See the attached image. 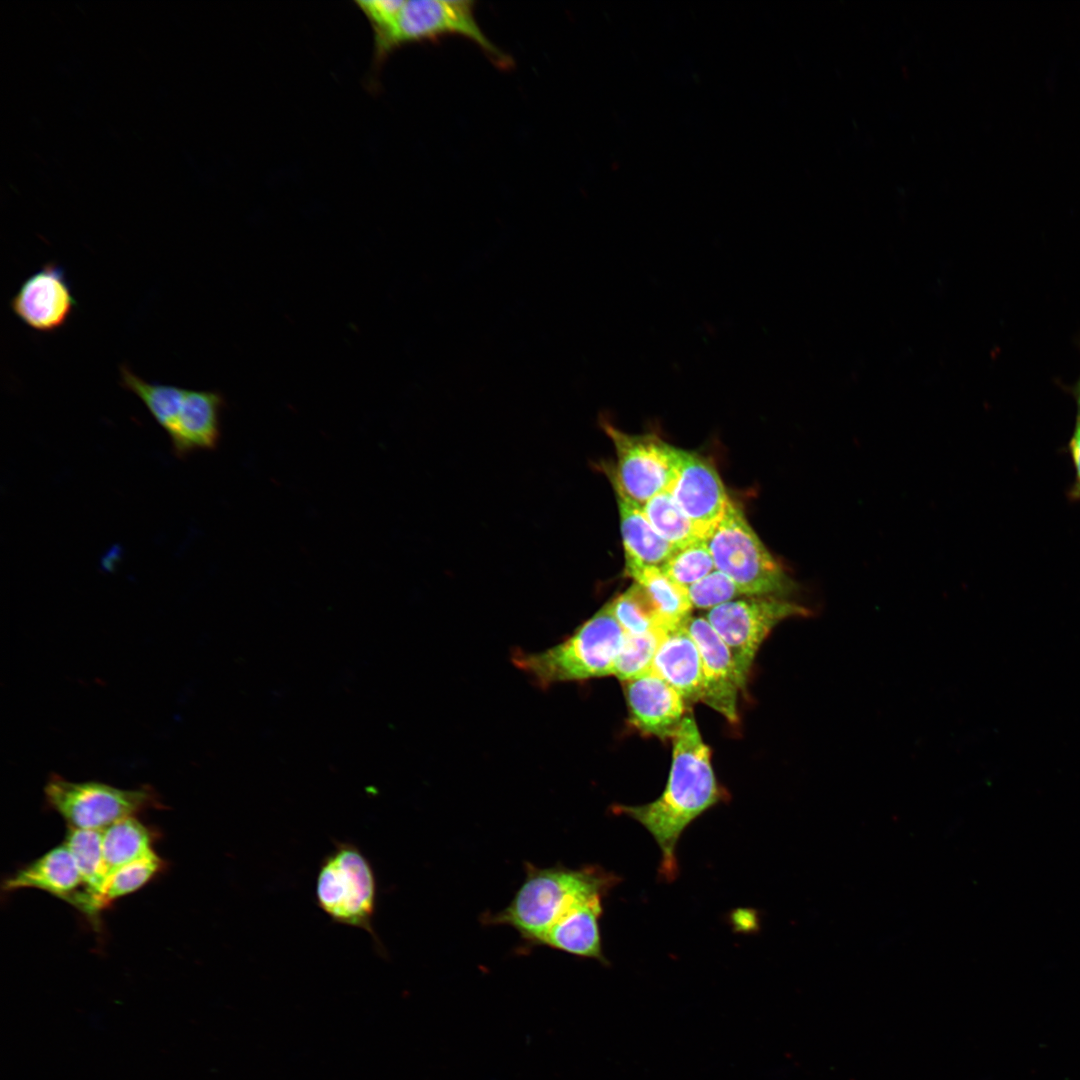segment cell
Segmentation results:
<instances>
[{"mask_svg": "<svg viewBox=\"0 0 1080 1080\" xmlns=\"http://www.w3.org/2000/svg\"><path fill=\"white\" fill-rule=\"evenodd\" d=\"M355 4L373 31L375 69L406 44L448 34L470 39L497 62L505 64L508 58L478 25L472 1L365 0Z\"/></svg>", "mask_w": 1080, "mask_h": 1080, "instance_id": "2", "label": "cell"}, {"mask_svg": "<svg viewBox=\"0 0 1080 1080\" xmlns=\"http://www.w3.org/2000/svg\"><path fill=\"white\" fill-rule=\"evenodd\" d=\"M807 614L805 607L781 597L752 596L714 607L705 618L728 647L744 689L756 654L773 628L786 618Z\"/></svg>", "mask_w": 1080, "mask_h": 1080, "instance_id": "9", "label": "cell"}, {"mask_svg": "<svg viewBox=\"0 0 1080 1080\" xmlns=\"http://www.w3.org/2000/svg\"><path fill=\"white\" fill-rule=\"evenodd\" d=\"M677 584L689 587L716 569L707 539H699L677 549L661 567Z\"/></svg>", "mask_w": 1080, "mask_h": 1080, "instance_id": "25", "label": "cell"}, {"mask_svg": "<svg viewBox=\"0 0 1080 1080\" xmlns=\"http://www.w3.org/2000/svg\"><path fill=\"white\" fill-rule=\"evenodd\" d=\"M650 671L677 690L686 703L701 702V655L684 623L665 632Z\"/></svg>", "mask_w": 1080, "mask_h": 1080, "instance_id": "17", "label": "cell"}, {"mask_svg": "<svg viewBox=\"0 0 1080 1080\" xmlns=\"http://www.w3.org/2000/svg\"><path fill=\"white\" fill-rule=\"evenodd\" d=\"M45 799L69 827L102 830L114 822L150 808H159V796L150 786L121 789L97 781L72 782L59 775L49 778Z\"/></svg>", "mask_w": 1080, "mask_h": 1080, "instance_id": "8", "label": "cell"}, {"mask_svg": "<svg viewBox=\"0 0 1080 1080\" xmlns=\"http://www.w3.org/2000/svg\"><path fill=\"white\" fill-rule=\"evenodd\" d=\"M24 888L48 892L93 920L105 908L101 896L87 884L64 844L17 870L2 886L7 892Z\"/></svg>", "mask_w": 1080, "mask_h": 1080, "instance_id": "10", "label": "cell"}, {"mask_svg": "<svg viewBox=\"0 0 1080 1080\" xmlns=\"http://www.w3.org/2000/svg\"><path fill=\"white\" fill-rule=\"evenodd\" d=\"M673 739L672 763L662 794L638 806L615 805L612 811L639 822L661 851L659 874L676 879L677 843L699 816L727 798L711 764V751L703 741L692 714L687 713Z\"/></svg>", "mask_w": 1080, "mask_h": 1080, "instance_id": "1", "label": "cell"}, {"mask_svg": "<svg viewBox=\"0 0 1080 1080\" xmlns=\"http://www.w3.org/2000/svg\"><path fill=\"white\" fill-rule=\"evenodd\" d=\"M1070 451L1076 470V482L1071 490V496L1080 499V419H1077L1073 436L1070 441Z\"/></svg>", "mask_w": 1080, "mask_h": 1080, "instance_id": "28", "label": "cell"}, {"mask_svg": "<svg viewBox=\"0 0 1080 1080\" xmlns=\"http://www.w3.org/2000/svg\"><path fill=\"white\" fill-rule=\"evenodd\" d=\"M317 906L337 924L366 931L376 950L385 953L373 927L377 879L369 859L352 842L334 841L322 859L315 879Z\"/></svg>", "mask_w": 1080, "mask_h": 1080, "instance_id": "5", "label": "cell"}, {"mask_svg": "<svg viewBox=\"0 0 1080 1080\" xmlns=\"http://www.w3.org/2000/svg\"><path fill=\"white\" fill-rule=\"evenodd\" d=\"M605 896L594 893L576 902L549 928L539 945L607 965L600 930Z\"/></svg>", "mask_w": 1080, "mask_h": 1080, "instance_id": "16", "label": "cell"}, {"mask_svg": "<svg viewBox=\"0 0 1080 1080\" xmlns=\"http://www.w3.org/2000/svg\"><path fill=\"white\" fill-rule=\"evenodd\" d=\"M629 722L645 735L673 738L685 715L686 701L652 671L623 682Z\"/></svg>", "mask_w": 1080, "mask_h": 1080, "instance_id": "14", "label": "cell"}, {"mask_svg": "<svg viewBox=\"0 0 1080 1080\" xmlns=\"http://www.w3.org/2000/svg\"><path fill=\"white\" fill-rule=\"evenodd\" d=\"M685 627L696 642L702 660L704 704L720 713L730 723L738 721L737 698L743 690L732 655L702 616H690Z\"/></svg>", "mask_w": 1080, "mask_h": 1080, "instance_id": "13", "label": "cell"}, {"mask_svg": "<svg viewBox=\"0 0 1080 1080\" xmlns=\"http://www.w3.org/2000/svg\"><path fill=\"white\" fill-rule=\"evenodd\" d=\"M609 602L626 634L641 635L657 629L669 630L646 591L635 582Z\"/></svg>", "mask_w": 1080, "mask_h": 1080, "instance_id": "22", "label": "cell"}, {"mask_svg": "<svg viewBox=\"0 0 1080 1080\" xmlns=\"http://www.w3.org/2000/svg\"><path fill=\"white\" fill-rule=\"evenodd\" d=\"M687 589L692 606L705 610L745 597L736 583L717 569Z\"/></svg>", "mask_w": 1080, "mask_h": 1080, "instance_id": "27", "label": "cell"}, {"mask_svg": "<svg viewBox=\"0 0 1080 1080\" xmlns=\"http://www.w3.org/2000/svg\"><path fill=\"white\" fill-rule=\"evenodd\" d=\"M667 630L657 629L626 638L614 666L613 675L624 682L650 671L659 644Z\"/></svg>", "mask_w": 1080, "mask_h": 1080, "instance_id": "24", "label": "cell"}, {"mask_svg": "<svg viewBox=\"0 0 1080 1080\" xmlns=\"http://www.w3.org/2000/svg\"><path fill=\"white\" fill-rule=\"evenodd\" d=\"M63 844L73 856L87 884L102 898L108 872L103 859L101 830L68 826Z\"/></svg>", "mask_w": 1080, "mask_h": 1080, "instance_id": "23", "label": "cell"}, {"mask_svg": "<svg viewBox=\"0 0 1080 1080\" xmlns=\"http://www.w3.org/2000/svg\"><path fill=\"white\" fill-rule=\"evenodd\" d=\"M625 564L662 567L676 550L657 531L642 511V507L616 496Z\"/></svg>", "mask_w": 1080, "mask_h": 1080, "instance_id": "18", "label": "cell"}, {"mask_svg": "<svg viewBox=\"0 0 1080 1080\" xmlns=\"http://www.w3.org/2000/svg\"><path fill=\"white\" fill-rule=\"evenodd\" d=\"M525 869L526 877L511 902L485 920L514 928L534 945H539L549 928L576 902L594 893L608 894L620 881L599 866L539 868L527 863Z\"/></svg>", "mask_w": 1080, "mask_h": 1080, "instance_id": "3", "label": "cell"}, {"mask_svg": "<svg viewBox=\"0 0 1080 1080\" xmlns=\"http://www.w3.org/2000/svg\"><path fill=\"white\" fill-rule=\"evenodd\" d=\"M642 511L657 533L676 550L703 539L669 491L651 498Z\"/></svg>", "mask_w": 1080, "mask_h": 1080, "instance_id": "21", "label": "cell"}, {"mask_svg": "<svg viewBox=\"0 0 1080 1080\" xmlns=\"http://www.w3.org/2000/svg\"><path fill=\"white\" fill-rule=\"evenodd\" d=\"M1071 392H1072V394H1073V396H1074V398L1076 400V404H1077V408H1078V419H1080V377L1077 380V382L1074 384V386L1071 388Z\"/></svg>", "mask_w": 1080, "mask_h": 1080, "instance_id": "29", "label": "cell"}, {"mask_svg": "<svg viewBox=\"0 0 1080 1080\" xmlns=\"http://www.w3.org/2000/svg\"><path fill=\"white\" fill-rule=\"evenodd\" d=\"M717 570L729 576L745 597L784 598L793 582L748 523L742 509L730 500L707 538Z\"/></svg>", "mask_w": 1080, "mask_h": 1080, "instance_id": "6", "label": "cell"}, {"mask_svg": "<svg viewBox=\"0 0 1080 1080\" xmlns=\"http://www.w3.org/2000/svg\"><path fill=\"white\" fill-rule=\"evenodd\" d=\"M223 396L216 391L187 389L166 428L173 455L184 459L202 450H214L220 439Z\"/></svg>", "mask_w": 1080, "mask_h": 1080, "instance_id": "15", "label": "cell"}, {"mask_svg": "<svg viewBox=\"0 0 1080 1080\" xmlns=\"http://www.w3.org/2000/svg\"><path fill=\"white\" fill-rule=\"evenodd\" d=\"M164 867L163 860L155 853L119 867L107 878L103 902L110 904L117 898L130 894L147 884Z\"/></svg>", "mask_w": 1080, "mask_h": 1080, "instance_id": "26", "label": "cell"}, {"mask_svg": "<svg viewBox=\"0 0 1080 1080\" xmlns=\"http://www.w3.org/2000/svg\"><path fill=\"white\" fill-rule=\"evenodd\" d=\"M601 426L615 448V465L602 466L616 496L642 507L654 496L670 490L677 474L679 448L653 433L623 432L604 419Z\"/></svg>", "mask_w": 1080, "mask_h": 1080, "instance_id": "7", "label": "cell"}, {"mask_svg": "<svg viewBox=\"0 0 1080 1080\" xmlns=\"http://www.w3.org/2000/svg\"><path fill=\"white\" fill-rule=\"evenodd\" d=\"M76 306L64 268L53 261L29 275L10 300L14 315L41 333L65 326Z\"/></svg>", "mask_w": 1080, "mask_h": 1080, "instance_id": "12", "label": "cell"}, {"mask_svg": "<svg viewBox=\"0 0 1080 1080\" xmlns=\"http://www.w3.org/2000/svg\"><path fill=\"white\" fill-rule=\"evenodd\" d=\"M669 492L703 539L712 533L730 502L714 465L704 456L682 449Z\"/></svg>", "mask_w": 1080, "mask_h": 1080, "instance_id": "11", "label": "cell"}, {"mask_svg": "<svg viewBox=\"0 0 1080 1080\" xmlns=\"http://www.w3.org/2000/svg\"><path fill=\"white\" fill-rule=\"evenodd\" d=\"M625 572L646 591L669 629L691 616L693 606L687 587L671 580L660 567L625 564Z\"/></svg>", "mask_w": 1080, "mask_h": 1080, "instance_id": "19", "label": "cell"}, {"mask_svg": "<svg viewBox=\"0 0 1080 1080\" xmlns=\"http://www.w3.org/2000/svg\"><path fill=\"white\" fill-rule=\"evenodd\" d=\"M102 853L108 872L144 858L153 850V834L135 816L123 818L101 830Z\"/></svg>", "mask_w": 1080, "mask_h": 1080, "instance_id": "20", "label": "cell"}, {"mask_svg": "<svg viewBox=\"0 0 1080 1080\" xmlns=\"http://www.w3.org/2000/svg\"><path fill=\"white\" fill-rule=\"evenodd\" d=\"M625 638L607 602L566 640L544 651L519 652L513 662L545 687L612 676Z\"/></svg>", "mask_w": 1080, "mask_h": 1080, "instance_id": "4", "label": "cell"}]
</instances>
